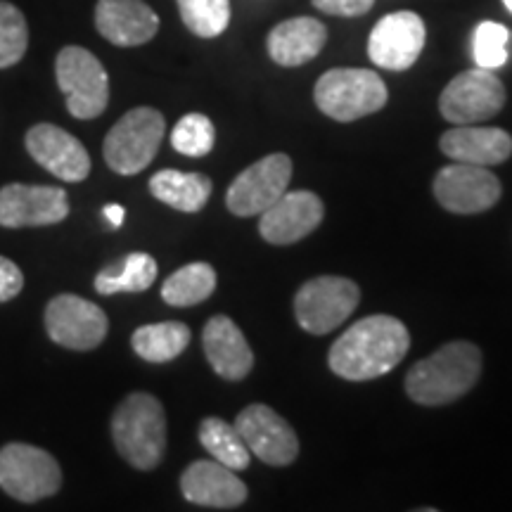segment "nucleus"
I'll list each match as a JSON object with an SVG mask.
<instances>
[{
	"mask_svg": "<svg viewBox=\"0 0 512 512\" xmlns=\"http://www.w3.org/2000/svg\"><path fill=\"white\" fill-rule=\"evenodd\" d=\"M119 456L136 470H155L166 453V413L152 394H128L112 415Z\"/></svg>",
	"mask_w": 512,
	"mask_h": 512,
	"instance_id": "nucleus-3",
	"label": "nucleus"
},
{
	"mask_svg": "<svg viewBox=\"0 0 512 512\" xmlns=\"http://www.w3.org/2000/svg\"><path fill=\"white\" fill-rule=\"evenodd\" d=\"M328 43V29L313 17H294L275 24L268 34V55L280 67H302Z\"/></svg>",
	"mask_w": 512,
	"mask_h": 512,
	"instance_id": "nucleus-22",
	"label": "nucleus"
},
{
	"mask_svg": "<svg viewBox=\"0 0 512 512\" xmlns=\"http://www.w3.org/2000/svg\"><path fill=\"white\" fill-rule=\"evenodd\" d=\"M102 214L107 216V221H110L114 228H119L121 223H124L126 211H124V207H121V204H107V207L102 209Z\"/></svg>",
	"mask_w": 512,
	"mask_h": 512,
	"instance_id": "nucleus-34",
	"label": "nucleus"
},
{
	"mask_svg": "<svg viewBox=\"0 0 512 512\" xmlns=\"http://www.w3.org/2000/svg\"><path fill=\"white\" fill-rule=\"evenodd\" d=\"M150 192L159 202L183 214H197L207 207L211 197V181L204 174H183V171L162 169L150 178Z\"/></svg>",
	"mask_w": 512,
	"mask_h": 512,
	"instance_id": "nucleus-23",
	"label": "nucleus"
},
{
	"mask_svg": "<svg viewBox=\"0 0 512 512\" xmlns=\"http://www.w3.org/2000/svg\"><path fill=\"white\" fill-rule=\"evenodd\" d=\"M503 5H505V8H508V12L512 15V0H503Z\"/></svg>",
	"mask_w": 512,
	"mask_h": 512,
	"instance_id": "nucleus-35",
	"label": "nucleus"
},
{
	"mask_svg": "<svg viewBox=\"0 0 512 512\" xmlns=\"http://www.w3.org/2000/svg\"><path fill=\"white\" fill-rule=\"evenodd\" d=\"M235 430L240 432L249 453L264 460L266 465L285 467L299 456V439L290 422L280 418L264 403H252V406L242 408L235 420Z\"/></svg>",
	"mask_w": 512,
	"mask_h": 512,
	"instance_id": "nucleus-14",
	"label": "nucleus"
},
{
	"mask_svg": "<svg viewBox=\"0 0 512 512\" xmlns=\"http://www.w3.org/2000/svg\"><path fill=\"white\" fill-rule=\"evenodd\" d=\"M55 76L74 119H98L110 105V76L91 50L62 48L55 60Z\"/></svg>",
	"mask_w": 512,
	"mask_h": 512,
	"instance_id": "nucleus-6",
	"label": "nucleus"
},
{
	"mask_svg": "<svg viewBox=\"0 0 512 512\" xmlns=\"http://www.w3.org/2000/svg\"><path fill=\"white\" fill-rule=\"evenodd\" d=\"M313 8L335 17H361L370 12L375 0H311Z\"/></svg>",
	"mask_w": 512,
	"mask_h": 512,
	"instance_id": "nucleus-32",
	"label": "nucleus"
},
{
	"mask_svg": "<svg viewBox=\"0 0 512 512\" xmlns=\"http://www.w3.org/2000/svg\"><path fill=\"white\" fill-rule=\"evenodd\" d=\"M200 441L207 448V453L214 460H219L221 465L230 467V470H245L252 460V453L245 441H242L240 432L235 430V425H228L221 418H207L200 425Z\"/></svg>",
	"mask_w": 512,
	"mask_h": 512,
	"instance_id": "nucleus-27",
	"label": "nucleus"
},
{
	"mask_svg": "<svg viewBox=\"0 0 512 512\" xmlns=\"http://www.w3.org/2000/svg\"><path fill=\"white\" fill-rule=\"evenodd\" d=\"M427 29L420 15L411 10L392 12L382 17L370 31L368 55L373 64L389 72H406L422 55Z\"/></svg>",
	"mask_w": 512,
	"mask_h": 512,
	"instance_id": "nucleus-13",
	"label": "nucleus"
},
{
	"mask_svg": "<svg viewBox=\"0 0 512 512\" xmlns=\"http://www.w3.org/2000/svg\"><path fill=\"white\" fill-rule=\"evenodd\" d=\"M361 290L354 280L342 275H318L299 287L294 297V316L302 330L311 335H328L356 311Z\"/></svg>",
	"mask_w": 512,
	"mask_h": 512,
	"instance_id": "nucleus-8",
	"label": "nucleus"
},
{
	"mask_svg": "<svg viewBox=\"0 0 512 512\" xmlns=\"http://www.w3.org/2000/svg\"><path fill=\"white\" fill-rule=\"evenodd\" d=\"M216 131L209 117L204 114H185L171 131V145L185 157H204L214 150Z\"/></svg>",
	"mask_w": 512,
	"mask_h": 512,
	"instance_id": "nucleus-30",
	"label": "nucleus"
},
{
	"mask_svg": "<svg viewBox=\"0 0 512 512\" xmlns=\"http://www.w3.org/2000/svg\"><path fill=\"white\" fill-rule=\"evenodd\" d=\"M439 147L453 162L496 166L510 159L512 136L503 128L463 124L446 131L439 140Z\"/></svg>",
	"mask_w": 512,
	"mask_h": 512,
	"instance_id": "nucleus-21",
	"label": "nucleus"
},
{
	"mask_svg": "<svg viewBox=\"0 0 512 512\" xmlns=\"http://www.w3.org/2000/svg\"><path fill=\"white\" fill-rule=\"evenodd\" d=\"M24 287V275L19 271L15 261L8 256H0V302H10L15 299Z\"/></svg>",
	"mask_w": 512,
	"mask_h": 512,
	"instance_id": "nucleus-33",
	"label": "nucleus"
},
{
	"mask_svg": "<svg viewBox=\"0 0 512 512\" xmlns=\"http://www.w3.org/2000/svg\"><path fill=\"white\" fill-rule=\"evenodd\" d=\"M313 98L325 117L349 124L380 112L387 105L389 91L373 69L337 67L320 76Z\"/></svg>",
	"mask_w": 512,
	"mask_h": 512,
	"instance_id": "nucleus-4",
	"label": "nucleus"
},
{
	"mask_svg": "<svg viewBox=\"0 0 512 512\" xmlns=\"http://www.w3.org/2000/svg\"><path fill=\"white\" fill-rule=\"evenodd\" d=\"M411 349V335L399 318L368 316L332 344L330 370L349 382H368L399 366Z\"/></svg>",
	"mask_w": 512,
	"mask_h": 512,
	"instance_id": "nucleus-1",
	"label": "nucleus"
},
{
	"mask_svg": "<svg viewBox=\"0 0 512 512\" xmlns=\"http://www.w3.org/2000/svg\"><path fill=\"white\" fill-rule=\"evenodd\" d=\"M216 290V271L207 261H195L171 273L162 285V299L169 306H195L207 302Z\"/></svg>",
	"mask_w": 512,
	"mask_h": 512,
	"instance_id": "nucleus-25",
	"label": "nucleus"
},
{
	"mask_svg": "<svg viewBox=\"0 0 512 512\" xmlns=\"http://www.w3.org/2000/svg\"><path fill=\"white\" fill-rule=\"evenodd\" d=\"M508 41L510 31L498 22H482L472 36V55H475L477 67L494 69L508 62Z\"/></svg>",
	"mask_w": 512,
	"mask_h": 512,
	"instance_id": "nucleus-31",
	"label": "nucleus"
},
{
	"mask_svg": "<svg viewBox=\"0 0 512 512\" xmlns=\"http://www.w3.org/2000/svg\"><path fill=\"white\" fill-rule=\"evenodd\" d=\"M29 27L17 5L0 0V69L15 67L27 53Z\"/></svg>",
	"mask_w": 512,
	"mask_h": 512,
	"instance_id": "nucleus-29",
	"label": "nucleus"
},
{
	"mask_svg": "<svg viewBox=\"0 0 512 512\" xmlns=\"http://www.w3.org/2000/svg\"><path fill=\"white\" fill-rule=\"evenodd\" d=\"M190 328L178 320L143 325L133 332L131 347L147 363H169L188 349Z\"/></svg>",
	"mask_w": 512,
	"mask_h": 512,
	"instance_id": "nucleus-24",
	"label": "nucleus"
},
{
	"mask_svg": "<svg viewBox=\"0 0 512 512\" xmlns=\"http://www.w3.org/2000/svg\"><path fill=\"white\" fill-rule=\"evenodd\" d=\"M157 280V261L150 254L133 252L117 266L105 268L95 278V290L105 297L119 292H145Z\"/></svg>",
	"mask_w": 512,
	"mask_h": 512,
	"instance_id": "nucleus-26",
	"label": "nucleus"
},
{
	"mask_svg": "<svg viewBox=\"0 0 512 512\" xmlns=\"http://www.w3.org/2000/svg\"><path fill=\"white\" fill-rule=\"evenodd\" d=\"M46 330L55 344L72 351H91L105 342L110 320L98 304L79 294H57L46 306Z\"/></svg>",
	"mask_w": 512,
	"mask_h": 512,
	"instance_id": "nucleus-10",
	"label": "nucleus"
},
{
	"mask_svg": "<svg viewBox=\"0 0 512 512\" xmlns=\"http://www.w3.org/2000/svg\"><path fill=\"white\" fill-rule=\"evenodd\" d=\"M202 347L209 366L223 380L238 382L252 373L254 354L245 335L228 316H214L204 325Z\"/></svg>",
	"mask_w": 512,
	"mask_h": 512,
	"instance_id": "nucleus-20",
	"label": "nucleus"
},
{
	"mask_svg": "<svg viewBox=\"0 0 512 512\" xmlns=\"http://www.w3.org/2000/svg\"><path fill=\"white\" fill-rule=\"evenodd\" d=\"M185 501L214 510H233L247 501V486L219 460H195L181 475Z\"/></svg>",
	"mask_w": 512,
	"mask_h": 512,
	"instance_id": "nucleus-18",
	"label": "nucleus"
},
{
	"mask_svg": "<svg viewBox=\"0 0 512 512\" xmlns=\"http://www.w3.org/2000/svg\"><path fill=\"white\" fill-rule=\"evenodd\" d=\"M482 375V351L472 342H451L415 363L406 394L420 406H446L475 387Z\"/></svg>",
	"mask_w": 512,
	"mask_h": 512,
	"instance_id": "nucleus-2",
	"label": "nucleus"
},
{
	"mask_svg": "<svg viewBox=\"0 0 512 512\" xmlns=\"http://www.w3.org/2000/svg\"><path fill=\"white\" fill-rule=\"evenodd\" d=\"M69 216L67 192L55 185L10 183L0 188V226H55Z\"/></svg>",
	"mask_w": 512,
	"mask_h": 512,
	"instance_id": "nucleus-15",
	"label": "nucleus"
},
{
	"mask_svg": "<svg viewBox=\"0 0 512 512\" xmlns=\"http://www.w3.org/2000/svg\"><path fill=\"white\" fill-rule=\"evenodd\" d=\"M62 486L57 460L31 444H5L0 448V489L19 503H38L55 496Z\"/></svg>",
	"mask_w": 512,
	"mask_h": 512,
	"instance_id": "nucleus-7",
	"label": "nucleus"
},
{
	"mask_svg": "<svg viewBox=\"0 0 512 512\" xmlns=\"http://www.w3.org/2000/svg\"><path fill=\"white\" fill-rule=\"evenodd\" d=\"M323 214V200L316 192H285L261 214L259 233L271 245H294V242L309 238L323 221Z\"/></svg>",
	"mask_w": 512,
	"mask_h": 512,
	"instance_id": "nucleus-17",
	"label": "nucleus"
},
{
	"mask_svg": "<svg viewBox=\"0 0 512 512\" xmlns=\"http://www.w3.org/2000/svg\"><path fill=\"white\" fill-rule=\"evenodd\" d=\"M183 24L190 34L200 38H216L228 29V0H176Z\"/></svg>",
	"mask_w": 512,
	"mask_h": 512,
	"instance_id": "nucleus-28",
	"label": "nucleus"
},
{
	"mask_svg": "<svg viewBox=\"0 0 512 512\" xmlns=\"http://www.w3.org/2000/svg\"><path fill=\"white\" fill-rule=\"evenodd\" d=\"M290 178L292 159L287 155H268L259 159L230 183L226 207L240 219L264 214L275 200L285 195Z\"/></svg>",
	"mask_w": 512,
	"mask_h": 512,
	"instance_id": "nucleus-11",
	"label": "nucleus"
},
{
	"mask_svg": "<svg viewBox=\"0 0 512 512\" xmlns=\"http://www.w3.org/2000/svg\"><path fill=\"white\" fill-rule=\"evenodd\" d=\"M501 181L486 166L448 164L434 176V197L453 214H482L501 200Z\"/></svg>",
	"mask_w": 512,
	"mask_h": 512,
	"instance_id": "nucleus-12",
	"label": "nucleus"
},
{
	"mask_svg": "<svg viewBox=\"0 0 512 512\" xmlns=\"http://www.w3.org/2000/svg\"><path fill=\"white\" fill-rule=\"evenodd\" d=\"M505 86L491 69L475 67L460 72L439 98L441 117L451 124H479L494 119L505 107Z\"/></svg>",
	"mask_w": 512,
	"mask_h": 512,
	"instance_id": "nucleus-9",
	"label": "nucleus"
},
{
	"mask_svg": "<svg viewBox=\"0 0 512 512\" xmlns=\"http://www.w3.org/2000/svg\"><path fill=\"white\" fill-rule=\"evenodd\" d=\"M95 29L119 48L150 43L159 31V17L143 0H98Z\"/></svg>",
	"mask_w": 512,
	"mask_h": 512,
	"instance_id": "nucleus-19",
	"label": "nucleus"
},
{
	"mask_svg": "<svg viewBox=\"0 0 512 512\" xmlns=\"http://www.w3.org/2000/svg\"><path fill=\"white\" fill-rule=\"evenodd\" d=\"M27 152L34 162L67 183H81L91 174V155L79 138L55 124H36L27 131Z\"/></svg>",
	"mask_w": 512,
	"mask_h": 512,
	"instance_id": "nucleus-16",
	"label": "nucleus"
},
{
	"mask_svg": "<svg viewBox=\"0 0 512 512\" xmlns=\"http://www.w3.org/2000/svg\"><path fill=\"white\" fill-rule=\"evenodd\" d=\"M166 133L164 114L152 107L126 112L107 133L102 155L114 174L136 176L157 157Z\"/></svg>",
	"mask_w": 512,
	"mask_h": 512,
	"instance_id": "nucleus-5",
	"label": "nucleus"
}]
</instances>
